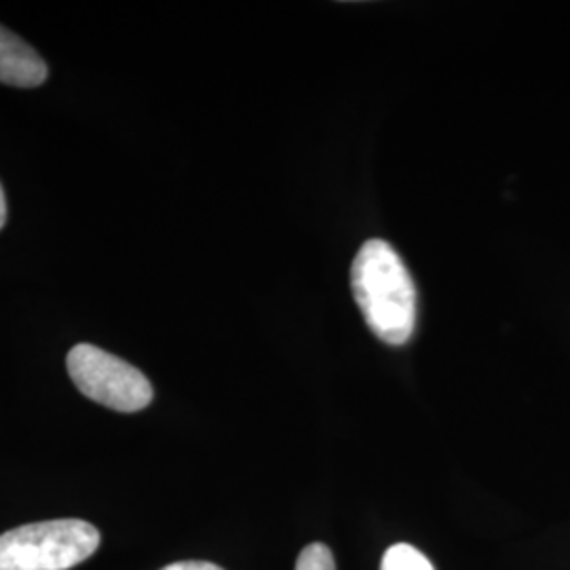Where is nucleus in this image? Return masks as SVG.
<instances>
[{
    "label": "nucleus",
    "instance_id": "nucleus-1",
    "mask_svg": "<svg viewBox=\"0 0 570 570\" xmlns=\"http://www.w3.org/2000/svg\"><path fill=\"white\" fill-rule=\"evenodd\" d=\"M355 303L370 330L387 345L410 341L416 326V287L400 254L383 239H370L351 268Z\"/></svg>",
    "mask_w": 570,
    "mask_h": 570
},
{
    "label": "nucleus",
    "instance_id": "nucleus-2",
    "mask_svg": "<svg viewBox=\"0 0 570 570\" xmlns=\"http://www.w3.org/2000/svg\"><path fill=\"white\" fill-rule=\"evenodd\" d=\"M100 541V530L72 518L18 527L0 534V570L75 569Z\"/></svg>",
    "mask_w": 570,
    "mask_h": 570
},
{
    "label": "nucleus",
    "instance_id": "nucleus-3",
    "mask_svg": "<svg viewBox=\"0 0 570 570\" xmlns=\"http://www.w3.org/2000/svg\"><path fill=\"white\" fill-rule=\"evenodd\" d=\"M66 366L85 397L110 410L140 412L153 402V385L144 372L100 346H72Z\"/></svg>",
    "mask_w": 570,
    "mask_h": 570
},
{
    "label": "nucleus",
    "instance_id": "nucleus-4",
    "mask_svg": "<svg viewBox=\"0 0 570 570\" xmlns=\"http://www.w3.org/2000/svg\"><path fill=\"white\" fill-rule=\"evenodd\" d=\"M47 81V63L28 45L0 26V82L11 87H39Z\"/></svg>",
    "mask_w": 570,
    "mask_h": 570
},
{
    "label": "nucleus",
    "instance_id": "nucleus-5",
    "mask_svg": "<svg viewBox=\"0 0 570 570\" xmlns=\"http://www.w3.org/2000/svg\"><path fill=\"white\" fill-rule=\"evenodd\" d=\"M381 570H435L429 562L428 556L423 551L407 546V543H397L389 548L383 556Z\"/></svg>",
    "mask_w": 570,
    "mask_h": 570
},
{
    "label": "nucleus",
    "instance_id": "nucleus-6",
    "mask_svg": "<svg viewBox=\"0 0 570 570\" xmlns=\"http://www.w3.org/2000/svg\"><path fill=\"white\" fill-rule=\"evenodd\" d=\"M296 570H336L334 556L324 543H311L301 551L296 560Z\"/></svg>",
    "mask_w": 570,
    "mask_h": 570
},
{
    "label": "nucleus",
    "instance_id": "nucleus-7",
    "mask_svg": "<svg viewBox=\"0 0 570 570\" xmlns=\"http://www.w3.org/2000/svg\"><path fill=\"white\" fill-rule=\"evenodd\" d=\"M161 570H225L212 562H202V560H186V562H174V564H167Z\"/></svg>",
    "mask_w": 570,
    "mask_h": 570
},
{
    "label": "nucleus",
    "instance_id": "nucleus-8",
    "mask_svg": "<svg viewBox=\"0 0 570 570\" xmlns=\"http://www.w3.org/2000/svg\"><path fill=\"white\" fill-rule=\"evenodd\" d=\"M7 223V199H4V190L0 186V228Z\"/></svg>",
    "mask_w": 570,
    "mask_h": 570
}]
</instances>
